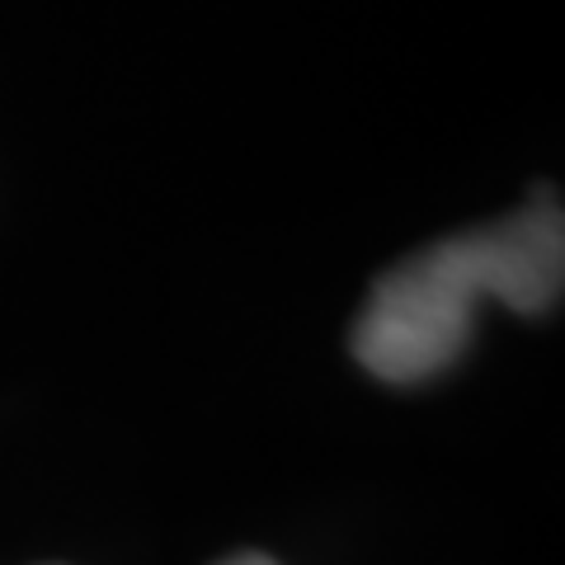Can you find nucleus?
Returning a JSON list of instances; mask_svg holds the SVG:
<instances>
[{
	"label": "nucleus",
	"instance_id": "2",
	"mask_svg": "<svg viewBox=\"0 0 565 565\" xmlns=\"http://www.w3.org/2000/svg\"><path fill=\"white\" fill-rule=\"evenodd\" d=\"M222 565H274L269 556H259V552H236V556H226Z\"/></svg>",
	"mask_w": 565,
	"mask_h": 565
},
{
	"label": "nucleus",
	"instance_id": "1",
	"mask_svg": "<svg viewBox=\"0 0 565 565\" xmlns=\"http://www.w3.org/2000/svg\"><path fill=\"white\" fill-rule=\"evenodd\" d=\"M565 274V222L552 193L514 217L438 241L396 264L353 326V353L382 382L434 377L467 349L481 297L537 316L556 307Z\"/></svg>",
	"mask_w": 565,
	"mask_h": 565
}]
</instances>
